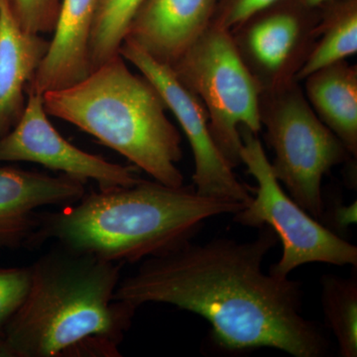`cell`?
Listing matches in <instances>:
<instances>
[{"instance_id": "1", "label": "cell", "mask_w": 357, "mask_h": 357, "mask_svg": "<svg viewBox=\"0 0 357 357\" xmlns=\"http://www.w3.org/2000/svg\"><path fill=\"white\" fill-rule=\"evenodd\" d=\"M277 243L269 227L243 243L227 237L187 241L141 261L121 279L114 300L137 309L149 303L172 305L199 314L227 351L271 347L295 357L325 356L328 340L303 314L302 284L263 270Z\"/></svg>"}, {"instance_id": "2", "label": "cell", "mask_w": 357, "mask_h": 357, "mask_svg": "<svg viewBox=\"0 0 357 357\" xmlns=\"http://www.w3.org/2000/svg\"><path fill=\"white\" fill-rule=\"evenodd\" d=\"M122 265L59 245L39 257L7 326L6 357L121 356L137 310L114 300Z\"/></svg>"}, {"instance_id": "3", "label": "cell", "mask_w": 357, "mask_h": 357, "mask_svg": "<svg viewBox=\"0 0 357 357\" xmlns=\"http://www.w3.org/2000/svg\"><path fill=\"white\" fill-rule=\"evenodd\" d=\"M246 204L199 195L194 185L143 180L91 191L55 211H39L29 249L53 241L105 261L136 263L192 241L206 220Z\"/></svg>"}, {"instance_id": "4", "label": "cell", "mask_w": 357, "mask_h": 357, "mask_svg": "<svg viewBox=\"0 0 357 357\" xmlns=\"http://www.w3.org/2000/svg\"><path fill=\"white\" fill-rule=\"evenodd\" d=\"M47 114L77 126L170 187L184 185L182 136L158 91L121 54L81 82L43 95Z\"/></svg>"}, {"instance_id": "5", "label": "cell", "mask_w": 357, "mask_h": 357, "mask_svg": "<svg viewBox=\"0 0 357 357\" xmlns=\"http://www.w3.org/2000/svg\"><path fill=\"white\" fill-rule=\"evenodd\" d=\"M171 68L206 107L211 135L223 156L234 168L241 165V129L255 134L262 129V89L241 58L231 32L211 22Z\"/></svg>"}, {"instance_id": "6", "label": "cell", "mask_w": 357, "mask_h": 357, "mask_svg": "<svg viewBox=\"0 0 357 357\" xmlns=\"http://www.w3.org/2000/svg\"><path fill=\"white\" fill-rule=\"evenodd\" d=\"M260 114L275 154V177L301 208L321 220L325 211L323 178L351 155L314 114L300 82L262 93Z\"/></svg>"}, {"instance_id": "7", "label": "cell", "mask_w": 357, "mask_h": 357, "mask_svg": "<svg viewBox=\"0 0 357 357\" xmlns=\"http://www.w3.org/2000/svg\"><path fill=\"white\" fill-rule=\"evenodd\" d=\"M241 135V162L257 185L255 196L234 213V220L244 227H271L280 239L283 252L270 273L289 277L296 268L312 262L356 266V246L321 225L282 189L258 134L243 128Z\"/></svg>"}, {"instance_id": "8", "label": "cell", "mask_w": 357, "mask_h": 357, "mask_svg": "<svg viewBox=\"0 0 357 357\" xmlns=\"http://www.w3.org/2000/svg\"><path fill=\"white\" fill-rule=\"evenodd\" d=\"M319 20L321 8L278 0L230 31L262 93L298 82L296 77L319 38Z\"/></svg>"}, {"instance_id": "9", "label": "cell", "mask_w": 357, "mask_h": 357, "mask_svg": "<svg viewBox=\"0 0 357 357\" xmlns=\"http://www.w3.org/2000/svg\"><path fill=\"white\" fill-rule=\"evenodd\" d=\"M119 54L146 77L177 119L191 147L194 158L192 185L203 196L248 204L251 195L234 174L211 135L206 107L198 96L185 86L172 68L161 64L124 40Z\"/></svg>"}, {"instance_id": "10", "label": "cell", "mask_w": 357, "mask_h": 357, "mask_svg": "<svg viewBox=\"0 0 357 357\" xmlns=\"http://www.w3.org/2000/svg\"><path fill=\"white\" fill-rule=\"evenodd\" d=\"M44 107L43 95L27 91L20 121L0 138V163L29 162L84 183L93 181L98 189L128 187L139 182L133 165L112 163L75 146L54 128Z\"/></svg>"}, {"instance_id": "11", "label": "cell", "mask_w": 357, "mask_h": 357, "mask_svg": "<svg viewBox=\"0 0 357 357\" xmlns=\"http://www.w3.org/2000/svg\"><path fill=\"white\" fill-rule=\"evenodd\" d=\"M86 183L69 176L0 167V252L29 248L45 206L77 203Z\"/></svg>"}, {"instance_id": "12", "label": "cell", "mask_w": 357, "mask_h": 357, "mask_svg": "<svg viewBox=\"0 0 357 357\" xmlns=\"http://www.w3.org/2000/svg\"><path fill=\"white\" fill-rule=\"evenodd\" d=\"M218 0H144L124 40L173 67L208 30Z\"/></svg>"}, {"instance_id": "13", "label": "cell", "mask_w": 357, "mask_h": 357, "mask_svg": "<svg viewBox=\"0 0 357 357\" xmlns=\"http://www.w3.org/2000/svg\"><path fill=\"white\" fill-rule=\"evenodd\" d=\"M43 35L25 31L11 0H0V138L20 121L28 84L48 52Z\"/></svg>"}, {"instance_id": "14", "label": "cell", "mask_w": 357, "mask_h": 357, "mask_svg": "<svg viewBox=\"0 0 357 357\" xmlns=\"http://www.w3.org/2000/svg\"><path fill=\"white\" fill-rule=\"evenodd\" d=\"M98 0H62L48 52L27 91L44 95L81 82L91 73L89 43Z\"/></svg>"}, {"instance_id": "15", "label": "cell", "mask_w": 357, "mask_h": 357, "mask_svg": "<svg viewBox=\"0 0 357 357\" xmlns=\"http://www.w3.org/2000/svg\"><path fill=\"white\" fill-rule=\"evenodd\" d=\"M304 82L303 91L314 114L356 157V66L342 61L312 73Z\"/></svg>"}, {"instance_id": "16", "label": "cell", "mask_w": 357, "mask_h": 357, "mask_svg": "<svg viewBox=\"0 0 357 357\" xmlns=\"http://www.w3.org/2000/svg\"><path fill=\"white\" fill-rule=\"evenodd\" d=\"M357 52V0H333L321 7L319 38L296 79L351 57Z\"/></svg>"}, {"instance_id": "17", "label": "cell", "mask_w": 357, "mask_h": 357, "mask_svg": "<svg viewBox=\"0 0 357 357\" xmlns=\"http://www.w3.org/2000/svg\"><path fill=\"white\" fill-rule=\"evenodd\" d=\"M321 307L328 328L337 340L340 356H357V279L324 275Z\"/></svg>"}, {"instance_id": "18", "label": "cell", "mask_w": 357, "mask_h": 357, "mask_svg": "<svg viewBox=\"0 0 357 357\" xmlns=\"http://www.w3.org/2000/svg\"><path fill=\"white\" fill-rule=\"evenodd\" d=\"M143 1L98 0L89 43L91 70L119 55L129 25Z\"/></svg>"}, {"instance_id": "19", "label": "cell", "mask_w": 357, "mask_h": 357, "mask_svg": "<svg viewBox=\"0 0 357 357\" xmlns=\"http://www.w3.org/2000/svg\"><path fill=\"white\" fill-rule=\"evenodd\" d=\"M31 283V266L0 268V357L9 321L24 302Z\"/></svg>"}, {"instance_id": "20", "label": "cell", "mask_w": 357, "mask_h": 357, "mask_svg": "<svg viewBox=\"0 0 357 357\" xmlns=\"http://www.w3.org/2000/svg\"><path fill=\"white\" fill-rule=\"evenodd\" d=\"M14 13L25 31L53 33L62 0H11Z\"/></svg>"}, {"instance_id": "21", "label": "cell", "mask_w": 357, "mask_h": 357, "mask_svg": "<svg viewBox=\"0 0 357 357\" xmlns=\"http://www.w3.org/2000/svg\"><path fill=\"white\" fill-rule=\"evenodd\" d=\"M278 0H218L213 23L234 30L253 14Z\"/></svg>"}, {"instance_id": "22", "label": "cell", "mask_w": 357, "mask_h": 357, "mask_svg": "<svg viewBox=\"0 0 357 357\" xmlns=\"http://www.w3.org/2000/svg\"><path fill=\"white\" fill-rule=\"evenodd\" d=\"M301 4L311 9H319L333 0H298Z\"/></svg>"}]
</instances>
